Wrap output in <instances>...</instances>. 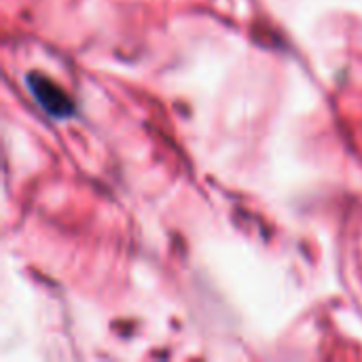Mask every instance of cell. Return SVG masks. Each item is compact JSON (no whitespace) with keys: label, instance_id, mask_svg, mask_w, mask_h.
<instances>
[{"label":"cell","instance_id":"1","mask_svg":"<svg viewBox=\"0 0 362 362\" xmlns=\"http://www.w3.org/2000/svg\"><path fill=\"white\" fill-rule=\"evenodd\" d=\"M25 85L32 93V98L36 100V104L53 119L57 121H66L76 112V104L74 100L51 78L42 76V74H28L25 76Z\"/></svg>","mask_w":362,"mask_h":362}]
</instances>
